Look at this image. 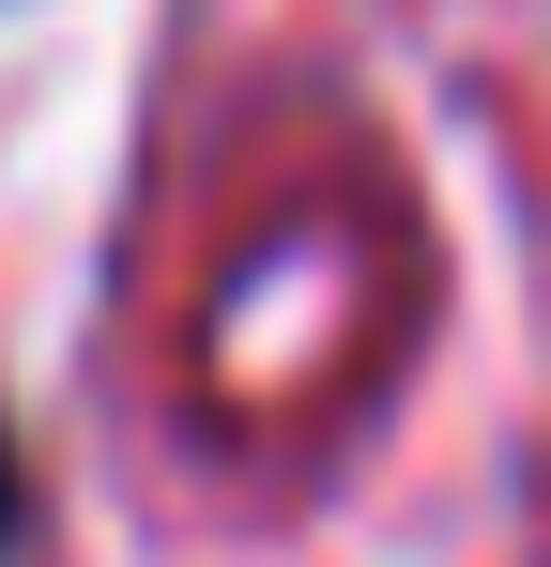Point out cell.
<instances>
[{
    "label": "cell",
    "mask_w": 551,
    "mask_h": 567,
    "mask_svg": "<svg viewBox=\"0 0 551 567\" xmlns=\"http://www.w3.org/2000/svg\"><path fill=\"white\" fill-rule=\"evenodd\" d=\"M0 522H15V461H0Z\"/></svg>",
    "instance_id": "6da1fadb"
}]
</instances>
